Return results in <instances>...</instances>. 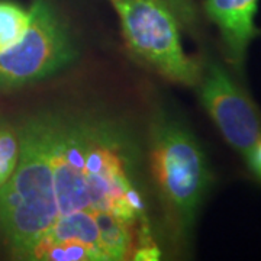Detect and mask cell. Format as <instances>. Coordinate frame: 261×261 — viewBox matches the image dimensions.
<instances>
[{"instance_id":"9","label":"cell","mask_w":261,"mask_h":261,"mask_svg":"<svg viewBox=\"0 0 261 261\" xmlns=\"http://www.w3.org/2000/svg\"><path fill=\"white\" fill-rule=\"evenodd\" d=\"M244 159L247 161V166L251 170L252 174L261 180V140L244 155Z\"/></svg>"},{"instance_id":"2","label":"cell","mask_w":261,"mask_h":261,"mask_svg":"<svg viewBox=\"0 0 261 261\" xmlns=\"http://www.w3.org/2000/svg\"><path fill=\"white\" fill-rule=\"evenodd\" d=\"M151 167L170 225L186 237L212 186L206 154L193 134L166 116L151 128Z\"/></svg>"},{"instance_id":"3","label":"cell","mask_w":261,"mask_h":261,"mask_svg":"<svg viewBox=\"0 0 261 261\" xmlns=\"http://www.w3.org/2000/svg\"><path fill=\"white\" fill-rule=\"evenodd\" d=\"M109 2L134 56L174 83L197 86L203 65L185 53L177 18L178 9H190L187 0Z\"/></svg>"},{"instance_id":"1","label":"cell","mask_w":261,"mask_h":261,"mask_svg":"<svg viewBox=\"0 0 261 261\" xmlns=\"http://www.w3.org/2000/svg\"><path fill=\"white\" fill-rule=\"evenodd\" d=\"M18 134V164L0 187V233L15 258L28 260L57 219L49 112L22 122Z\"/></svg>"},{"instance_id":"6","label":"cell","mask_w":261,"mask_h":261,"mask_svg":"<svg viewBox=\"0 0 261 261\" xmlns=\"http://www.w3.org/2000/svg\"><path fill=\"white\" fill-rule=\"evenodd\" d=\"M258 0H205V13L216 25L226 61L243 71L248 47L260 34L255 27Z\"/></svg>"},{"instance_id":"8","label":"cell","mask_w":261,"mask_h":261,"mask_svg":"<svg viewBox=\"0 0 261 261\" xmlns=\"http://www.w3.org/2000/svg\"><path fill=\"white\" fill-rule=\"evenodd\" d=\"M19 160V134L8 122H0V187L15 171Z\"/></svg>"},{"instance_id":"5","label":"cell","mask_w":261,"mask_h":261,"mask_svg":"<svg viewBox=\"0 0 261 261\" xmlns=\"http://www.w3.org/2000/svg\"><path fill=\"white\" fill-rule=\"evenodd\" d=\"M197 86L200 102L216 128L244 157L261 140V115L257 106L218 61H209L203 67Z\"/></svg>"},{"instance_id":"7","label":"cell","mask_w":261,"mask_h":261,"mask_svg":"<svg viewBox=\"0 0 261 261\" xmlns=\"http://www.w3.org/2000/svg\"><path fill=\"white\" fill-rule=\"evenodd\" d=\"M31 10L10 0H0V53L9 49L23 37Z\"/></svg>"},{"instance_id":"4","label":"cell","mask_w":261,"mask_h":261,"mask_svg":"<svg viewBox=\"0 0 261 261\" xmlns=\"http://www.w3.org/2000/svg\"><path fill=\"white\" fill-rule=\"evenodd\" d=\"M23 37L0 53V92L44 80L71 64L77 57L65 23L48 0H34Z\"/></svg>"}]
</instances>
